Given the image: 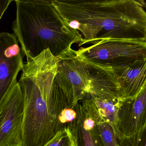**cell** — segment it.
Instances as JSON below:
<instances>
[{"instance_id":"cell-10","label":"cell","mask_w":146,"mask_h":146,"mask_svg":"<svg viewBox=\"0 0 146 146\" xmlns=\"http://www.w3.org/2000/svg\"><path fill=\"white\" fill-rule=\"evenodd\" d=\"M92 115L96 125L91 131L97 146H120L114 127L102 118L96 111Z\"/></svg>"},{"instance_id":"cell-6","label":"cell","mask_w":146,"mask_h":146,"mask_svg":"<svg viewBox=\"0 0 146 146\" xmlns=\"http://www.w3.org/2000/svg\"><path fill=\"white\" fill-rule=\"evenodd\" d=\"M146 88L135 98L123 102L115 127L118 140L139 146L146 132Z\"/></svg>"},{"instance_id":"cell-15","label":"cell","mask_w":146,"mask_h":146,"mask_svg":"<svg viewBox=\"0 0 146 146\" xmlns=\"http://www.w3.org/2000/svg\"><path fill=\"white\" fill-rule=\"evenodd\" d=\"M12 0H0V20Z\"/></svg>"},{"instance_id":"cell-14","label":"cell","mask_w":146,"mask_h":146,"mask_svg":"<svg viewBox=\"0 0 146 146\" xmlns=\"http://www.w3.org/2000/svg\"><path fill=\"white\" fill-rule=\"evenodd\" d=\"M77 117V113L71 108H66L62 110L60 114L58 120L63 125L73 121Z\"/></svg>"},{"instance_id":"cell-8","label":"cell","mask_w":146,"mask_h":146,"mask_svg":"<svg viewBox=\"0 0 146 146\" xmlns=\"http://www.w3.org/2000/svg\"><path fill=\"white\" fill-rule=\"evenodd\" d=\"M24 56L13 34H0V103L17 82V77L24 65Z\"/></svg>"},{"instance_id":"cell-2","label":"cell","mask_w":146,"mask_h":146,"mask_svg":"<svg viewBox=\"0 0 146 146\" xmlns=\"http://www.w3.org/2000/svg\"><path fill=\"white\" fill-rule=\"evenodd\" d=\"M57 70V58L48 49L24 65L18 82L24 100L23 146H43L64 127L47 104Z\"/></svg>"},{"instance_id":"cell-7","label":"cell","mask_w":146,"mask_h":146,"mask_svg":"<svg viewBox=\"0 0 146 146\" xmlns=\"http://www.w3.org/2000/svg\"><path fill=\"white\" fill-rule=\"evenodd\" d=\"M24 100L17 82L0 103V146H23Z\"/></svg>"},{"instance_id":"cell-13","label":"cell","mask_w":146,"mask_h":146,"mask_svg":"<svg viewBox=\"0 0 146 146\" xmlns=\"http://www.w3.org/2000/svg\"><path fill=\"white\" fill-rule=\"evenodd\" d=\"M78 123L79 125L80 132L82 134L84 146H97L92 131L84 130L82 127L80 122L78 121Z\"/></svg>"},{"instance_id":"cell-5","label":"cell","mask_w":146,"mask_h":146,"mask_svg":"<svg viewBox=\"0 0 146 146\" xmlns=\"http://www.w3.org/2000/svg\"><path fill=\"white\" fill-rule=\"evenodd\" d=\"M93 72L91 66L78 58L74 50L57 58L55 79L72 108L91 92Z\"/></svg>"},{"instance_id":"cell-12","label":"cell","mask_w":146,"mask_h":146,"mask_svg":"<svg viewBox=\"0 0 146 146\" xmlns=\"http://www.w3.org/2000/svg\"><path fill=\"white\" fill-rule=\"evenodd\" d=\"M43 146H78L77 139L70 127H64Z\"/></svg>"},{"instance_id":"cell-3","label":"cell","mask_w":146,"mask_h":146,"mask_svg":"<svg viewBox=\"0 0 146 146\" xmlns=\"http://www.w3.org/2000/svg\"><path fill=\"white\" fill-rule=\"evenodd\" d=\"M12 29L27 62L48 49L56 58L73 51V39L65 30L51 1H15Z\"/></svg>"},{"instance_id":"cell-1","label":"cell","mask_w":146,"mask_h":146,"mask_svg":"<svg viewBox=\"0 0 146 146\" xmlns=\"http://www.w3.org/2000/svg\"><path fill=\"white\" fill-rule=\"evenodd\" d=\"M51 4L79 46L108 40L146 41L143 1L54 0Z\"/></svg>"},{"instance_id":"cell-9","label":"cell","mask_w":146,"mask_h":146,"mask_svg":"<svg viewBox=\"0 0 146 146\" xmlns=\"http://www.w3.org/2000/svg\"><path fill=\"white\" fill-rule=\"evenodd\" d=\"M103 70L107 71L118 84L123 101L135 98L146 88V59L128 65Z\"/></svg>"},{"instance_id":"cell-11","label":"cell","mask_w":146,"mask_h":146,"mask_svg":"<svg viewBox=\"0 0 146 146\" xmlns=\"http://www.w3.org/2000/svg\"><path fill=\"white\" fill-rule=\"evenodd\" d=\"M88 98L90 99L99 116L115 129L119 108L123 102H115L97 98Z\"/></svg>"},{"instance_id":"cell-16","label":"cell","mask_w":146,"mask_h":146,"mask_svg":"<svg viewBox=\"0 0 146 146\" xmlns=\"http://www.w3.org/2000/svg\"><path fill=\"white\" fill-rule=\"evenodd\" d=\"M119 145L120 146H131L126 141H119ZM139 146H146V135L144 136L142 141H141Z\"/></svg>"},{"instance_id":"cell-4","label":"cell","mask_w":146,"mask_h":146,"mask_svg":"<svg viewBox=\"0 0 146 146\" xmlns=\"http://www.w3.org/2000/svg\"><path fill=\"white\" fill-rule=\"evenodd\" d=\"M78 58L96 68L108 69L146 59V41L108 40L74 50Z\"/></svg>"}]
</instances>
